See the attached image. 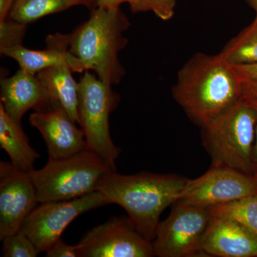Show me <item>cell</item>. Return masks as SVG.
Masks as SVG:
<instances>
[{
    "mask_svg": "<svg viewBox=\"0 0 257 257\" xmlns=\"http://www.w3.org/2000/svg\"><path fill=\"white\" fill-rule=\"evenodd\" d=\"M172 94L202 127L242 97L243 82L220 53L197 52L179 69Z\"/></svg>",
    "mask_w": 257,
    "mask_h": 257,
    "instance_id": "obj_1",
    "label": "cell"
},
{
    "mask_svg": "<svg viewBox=\"0 0 257 257\" xmlns=\"http://www.w3.org/2000/svg\"><path fill=\"white\" fill-rule=\"evenodd\" d=\"M188 179L175 174L125 175L114 172L102 179L97 191L110 204L122 207L134 227L152 242L162 212L178 201Z\"/></svg>",
    "mask_w": 257,
    "mask_h": 257,
    "instance_id": "obj_2",
    "label": "cell"
},
{
    "mask_svg": "<svg viewBox=\"0 0 257 257\" xmlns=\"http://www.w3.org/2000/svg\"><path fill=\"white\" fill-rule=\"evenodd\" d=\"M130 26L120 8L96 7L87 21L69 35V52L82 62L85 71H94L101 82L116 85L124 77L119 53L128 43L124 33Z\"/></svg>",
    "mask_w": 257,
    "mask_h": 257,
    "instance_id": "obj_3",
    "label": "cell"
},
{
    "mask_svg": "<svg viewBox=\"0 0 257 257\" xmlns=\"http://www.w3.org/2000/svg\"><path fill=\"white\" fill-rule=\"evenodd\" d=\"M257 111L242 97L202 127L203 146L211 159V167H228L253 176L252 157Z\"/></svg>",
    "mask_w": 257,
    "mask_h": 257,
    "instance_id": "obj_4",
    "label": "cell"
},
{
    "mask_svg": "<svg viewBox=\"0 0 257 257\" xmlns=\"http://www.w3.org/2000/svg\"><path fill=\"white\" fill-rule=\"evenodd\" d=\"M114 171L87 148L75 155L48 159L40 170L29 173L39 204L76 199L97 191L102 179Z\"/></svg>",
    "mask_w": 257,
    "mask_h": 257,
    "instance_id": "obj_5",
    "label": "cell"
},
{
    "mask_svg": "<svg viewBox=\"0 0 257 257\" xmlns=\"http://www.w3.org/2000/svg\"><path fill=\"white\" fill-rule=\"evenodd\" d=\"M119 101V96L111 86L85 71L78 82V124L85 135L88 148L105 161L114 172L121 150L111 140L109 118Z\"/></svg>",
    "mask_w": 257,
    "mask_h": 257,
    "instance_id": "obj_6",
    "label": "cell"
},
{
    "mask_svg": "<svg viewBox=\"0 0 257 257\" xmlns=\"http://www.w3.org/2000/svg\"><path fill=\"white\" fill-rule=\"evenodd\" d=\"M109 204L100 191L69 200L40 203L23 221L20 231L30 238L39 253L46 252L77 216Z\"/></svg>",
    "mask_w": 257,
    "mask_h": 257,
    "instance_id": "obj_7",
    "label": "cell"
},
{
    "mask_svg": "<svg viewBox=\"0 0 257 257\" xmlns=\"http://www.w3.org/2000/svg\"><path fill=\"white\" fill-rule=\"evenodd\" d=\"M170 216L160 221L152 241L155 256L188 257L201 253L203 236L212 217L209 208L175 203Z\"/></svg>",
    "mask_w": 257,
    "mask_h": 257,
    "instance_id": "obj_8",
    "label": "cell"
},
{
    "mask_svg": "<svg viewBox=\"0 0 257 257\" xmlns=\"http://www.w3.org/2000/svg\"><path fill=\"white\" fill-rule=\"evenodd\" d=\"M257 194V178L239 171L211 167L197 179H188L177 202L210 208Z\"/></svg>",
    "mask_w": 257,
    "mask_h": 257,
    "instance_id": "obj_9",
    "label": "cell"
},
{
    "mask_svg": "<svg viewBox=\"0 0 257 257\" xmlns=\"http://www.w3.org/2000/svg\"><path fill=\"white\" fill-rule=\"evenodd\" d=\"M78 257L155 256L152 241L138 232L128 216L111 217L84 234Z\"/></svg>",
    "mask_w": 257,
    "mask_h": 257,
    "instance_id": "obj_10",
    "label": "cell"
},
{
    "mask_svg": "<svg viewBox=\"0 0 257 257\" xmlns=\"http://www.w3.org/2000/svg\"><path fill=\"white\" fill-rule=\"evenodd\" d=\"M39 204L29 173L12 162H0V240L20 231L23 221Z\"/></svg>",
    "mask_w": 257,
    "mask_h": 257,
    "instance_id": "obj_11",
    "label": "cell"
},
{
    "mask_svg": "<svg viewBox=\"0 0 257 257\" xmlns=\"http://www.w3.org/2000/svg\"><path fill=\"white\" fill-rule=\"evenodd\" d=\"M30 122L45 140L49 158L72 156L88 148L84 132L61 106L32 113Z\"/></svg>",
    "mask_w": 257,
    "mask_h": 257,
    "instance_id": "obj_12",
    "label": "cell"
},
{
    "mask_svg": "<svg viewBox=\"0 0 257 257\" xmlns=\"http://www.w3.org/2000/svg\"><path fill=\"white\" fill-rule=\"evenodd\" d=\"M201 253L257 257V234L234 219L212 216L201 243Z\"/></svg>",
    "mask_w": 257,
    "mask_h": 257,
    "instance_id": "obj_13",
    "label": "cell"
},
{
    "mask_svg": "<svg viewBox=\"0 0 257 257\" xmlns=\"http://www.w3.org/2000/svg\"><path fill=\"white\" fill-rule=\"evenodd\" d=\"M6 114L19 124L30 109L46 111L55 105L37 74L20 69L1 80V103ZM60 106V105H59Z\"/></svg>",
    "mask_w": 257,
    "mask_h": 257,
    "instance_id": "obj_14",
    "label": "cell"
},
{
    "mask_svg": "<svg viewBox=\"0 0 257 257\" xmlns=\"http://www.w3.org/2000/svg\"><path fill=\"white\" fill-rule=\"evenodd\" d=\"M69 35H50L47 39V47L43 50H29L23 45L0 51L3 55L18 62L20 69L32 74L42 69L56 66H66L73 72H85L82 62L69 50Z\"/></svg>",
    "mask_w": 257,
    "mask_h": 257,
    "instance_id": "obj_15",
    "label": "cell"
},
{
    "mask_svg": "<svg viewBox=\"0 0 257 257\" xmlns=\"http://www.w3.org/2000/svg\"><path fill=\"white\" fill-rule=\"evenodd\" d=\"M0 147L9 155L12 164L18 170L30 173L34 165L40 158V154L30 145L21 124L6 114L0 104Z\"/></svg>",
    "mask_w": 257,
    "mask_h": 257,
    "instance_id": "obj_16",
    "label": "cell"
},
{
    "mask_svg": "<svg viewBox=\"0 0 257 257\" xmlns=\"http://www.w3.org/2000/svg\"><path fill=\"white\" fill-rule=\"evenodd\" d=\"M72 72L66 66H56L42 69L37 75L54 104L62 106L78 123V83L74 80Z\"/></svg>",
    "mask_w": 257,
    "mask_h": 257,
    "instance_id": "obj_17",
    "label": "cell"
},
{
    "mask_svg": "<svg viewBox=\"0 0 257 257\" xmlns=\"http://www.w3.org/2000/svg\"><path fill=\"white\" fill-rule=\"evenodd\" d=\"M94 0H15L8 18L28 25L47 15L60 13L77 5L90 7Z\"/></svg>",
    "mask_w": 257,
    "mask_h": 257,
    "instance_id": "obj_18",
    "label": "cell"
},
{
    "mask_svg": "<svg viewBox=\"0 0 257 257\" xmlns=\"http://www.w3.org/2000/svg\"><path fill=\"white\" fill-rule=\"evenodd\" d=\"M219 53L231 65L257 63V18L229 40Z\"/></svg>",
    "mask_w": 257,
    "mask_h": 257,
    "instance_id": "obj_19",
    "label": "cell"
},
{
    "mask_svg": "<svg viewBox=\"0 0 257 257\" xmlns=\"http://www.w3.org/2000/svg\"><path fill=\"white\" fill-rule=\"evenodd\" d=\"M209 209L211 215L234 219L257 234V194Z\"/></svg>",
    "mask_w": 257,
    "mask_h": 257,
    "instance_id": "obj_20",
    "label": "cell"
},
{
    "mask_svg": "<svg viewBox=\"0 0 257 257\" xmlns=\"http://www.w3.org/2000/svg\"><path fill=\"white\" fill-rule=\"evenodd\" d=\"M2 256L4 257H36L38 256L35 244L22 231L7 236L2 240Z\"/></svg>",
    "mask_w": 257,
    "mask_h": 257,
    "instance_id": "obj_21",
    "label": "cell"
},
{
    "mask_svg": "<svg viewBox=\"0 0 257 257\" xmlns=\"http://www.w3.org/2000/svg\"><path fill=\"white\" fill-rule=\"evenodd\" d=\"M28 25L9 18L0 21V51L22 45Z\"/></svg>",
    "mask_w": 257,
    "mask_h": 257,
    "instance_id": "obj_22",
    "label": "cell"
},
{
    "mask_svg": "<svg viewBox=\"0 0 257 257\" xmlns=\"http://www.w3.org/2000/svg\"><path fill=\"white\" fill-rule=\"evenodd\" d=\"M127 3L134 13H146L153 10L152 0H96V7L108 10L119 9L120 5Z\"/></svg>",
    "mask_w": 257,
    "mask_h": 257,
    "instance_id": "obj_23",
    "label": "cell"
},
{
    "mask_svg": "<svg viewBox=\"0 0 257 257\" xmlns=\"http://www.w3.org/2000/svg\"><path fill=\"white\" fill-rule=\"evenodd\" d=\"M78 243L75 245L67 244L60 238L45 253L47 257H78Z\"/></svg>",
    "mask_w": 257,
    "mask_h": 257,
    "instance_id": "obj_24",
    "label": "cell"
},
{
    "mask_svg": "<svg viewBox=\"0 0 257 257\" xmlns=\"http://www.w3.org/2000/svg\"><path fill=\"white\" fill-rule=\"evenodd\" d=\"M155 15L164 20H170L175 15L176 0H152Z\"/></svg>",
    "mask_w": 257,
    "mask_h": 257,
    "instance_id": "obj_25",
    "label": "cell"
},
{
    "mask_svg": "<svg viewBox=\"0 0 257 257\" xmlns=\"http://www.w3.org/2000/svg\"><path fill=\"white\" fill-rule=\"evenodd\" d=\"M232 66L243 82L257 81V63Z\"/></svg>",
    "mask_w": 257,
    "mask_h": 257,
    "instance_id": "obj_26",
    "label": "cell"
},
{
    "mask_svg": "<svg viewBox=\"0 0 257 257\" xmlns=\"http://www.w3.org/2000/svg\"><path fill=\"white\" fill-rule=\"evenodd\" d=\"M243 94L249 99L251 101V104L254 106L255 109L257 111V97L253 96L252 94H249V93L245 92L243 90ZM252 165H253V176L257 178V123L256 128V135H255V142L254 146H253V157H252Z\"/></svg>",
    "mask_w": 257,
    "mask_h": 257,
    "instance_id": "obj_27",
    "label": "cell"
},
{
    "mask_svg": "<svg viewBox=\"0 0 257 257\" xmlns=\"http://www.w3.org/2000/svg\"><path fill=\"white\" fill-rule=\"evenodd\" d=\"M15 0H0V21H3L9 16Z\"/></svg>",
    "mask_w": 257,
    "mask_h": 257,
    "instance_id": "obj_28",
    "label": "cell"
},
{
    "mask_svg": "<svg viewBox=\"0 0 257 257\" xmlns=\"http://www.w3.org/2000/svg\"><path fill=\"white\" fill-rule=\"evenodd\" d=\"M243 90L257 97V81H244Z\"/></svg>",
    "mask_w": 257,
    "mask_h": 257,
    "instance_id": "obj_29",
    "label": "cell"
},
{
    "mask_svg": "<svg viewBox=\"0 0 257 257\" xmlns=\"http://www.w3.org/2000/svg\"><path fill=\"white\" fill-rule=\"evenodd\" d=\"M249 4L252 7L253 9L256 12V18H257V0H248Z\"/></svg>",
    "mask_w": 257,
    "mask_h": 257,
    "instance_id": "obj_30",
    "label": "cell"
}]
</instances>
